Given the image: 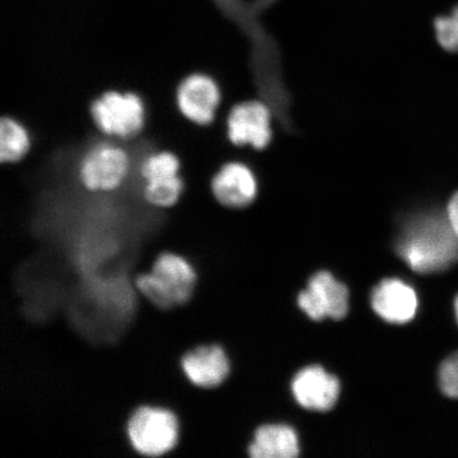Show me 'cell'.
Segmentation results:
<instances>
[{"instance_id": "obj_13", "label": "cell", "mask_w": 458, "mask_h": 458, "mask_svg": "<svg viewBox=\"0 0 458 458\" xmlns=\"http://www.w3.org/2000/svg\"><path fill=\"white\" fill-rule=\"evenodd\" d=\"M249 452L254 458H293L300 454L299 437L288 426H263L258 428Z\"/></svg>"}, {"instance_id": "obj_6", "label": "cell", "mask_w": 458, "mask_h": 458, "mask_svg": "<svg viewBox=\"0 0 458 458\" xmlns=\"http://www.w3.org/2000/svg\"><path fill=\"white\" fill-rule=\"evenodd\" d=\"M273 110L265 100L238 103L228 114V140L237 147L250 146L265 150L273 140Z\"/></svg>"}, {"instance_id": "obj_21", "label": "cell", "mask_w": 458, "mask_h": 458, "mask_svg": "<svg viewBox=\"0 0 458 458\" xmlns=\"http://www.w3.org/2000/svg\"><path fill=\"white\" fill-rule=\"evenodd\" d=\"M454 309H455V315H456V319H457V323H458V295L455 299Z\"/></svg>"}, {"instance_id": "obj_3", "label": "cell", "mask_w": 458, "mask_h": 458, "mask_svg": "<svg viewBox=\"0 0 458 458\" xmlns=\"http://www.w3.org/2000/svg\"><path fill=\"white\" fill-rule=\"evenodd\" d=\"M127 437L131 448L142 456L170 454L180 440L179 417L162 406L140 405L128 418Z\"/></svg>"}, {"instance_id": "obj_2", "label": "cell", "mask_w": 458, "mask_h": 458, "mask_svg": "<svg viewBox=\"0 0 458 458\" xmlns=\"http://www.w3.org/2000/svg\"><path fill=\"white\" fill-rule=\"evenodd\" d=\"M197 272L184 256L165 251L151 270L137 275L134 284L142 297L159 311L185 306L196 291Z\"/></svg>"}, {"instance_id": "obj_5", "label": "cell", "mask_w": 458, "mask_h": 458, "mask_svg": "<svg viewBox=\"0 0 458 458\" xmlns=\"http://www.w3.org/2000/svg\"><path fill=\"white\" fill-rule=\"evenodd\" d=\"M89 112L97 129L111 139L129 140L145 128V102L131 91L107 90L91 103Z\"/></svg>"}, {"instance_id": "obj_7", "label": "cell", "mask_w": 458, "mask_h": 458, "mask_svg": "<svg viewBox=\"0 0 458 458\" xmlns=\"http://www.w3.org/2000/svg\"><path fill=\"white\" fill-rule=\"evenodd\" d=\"M221 100L219 84L203 72H193L182 79L175 93L176 106L182 117L199 127L214 123Z\"/></svg>"}, {"instance_id": "obj_9", "label": "cell", "mask_w": 458, "mask_h": 458, "mask_svg": "<svg viewBox=\"0 0 458 458\" xmlns=\"http://www.w3.org/2000/svg\"><path fill=\"white\" fill-rule=\"evenodd\" d=\"M257 176L248 165L229 162L222 165L211 180L215 199L227 208L240 209L254 203L257 198Z\"/></svg>"}, {"instance_id": "obj_15", "label": "cell", "mask_w": 458, "mask_h": 458, "mask_svg": "<svg viewBox=\"0 0 458 458\" xmlns=\"http://www.w3.org/2000/svg\"><path fill=\"white\" fill-rule=\"evenodd\" d=\"M142 182V196L154 208H170L179 203L184 192L185 185L181 174L152 177Z\"/></svg>"}, {"instance_id": "obj_8", "label": "cell", "mask_w": 458, "mask_h": 458, "mask_svg": "<svg viewBox=\"0 0 458 458\" xmlns=\"http://www.w3.org/2000/svg\"><path fill=\"white\" fill-rule=\"evenodd\" d=\"M349 294L346 285L328 272L315 274L307 290L299 296V305L309 318L320 320L326 318L341 319L348 312Z\"/></svg>"}, {"instance_id": "obj_16", "label": "cell", "mask_w": 458, "mask_h": 458, "mask_svg": "<svg viewBox=\"0 0 458 458\" xmlns=\"http://www.w3.org/2000/svg\"><path fill=\"white\" fill-rule=\"evenodd\" d=\"M142 181L152 177L181 174V160L170 151H158L148 154L140 165Z\"/></svg>"}, {"instance_id": "obj_18", "label": "cell", "mask_w": 458, "mask_h": 458, "mask_svg": "<svg viewBox=\"0 0 458 458\" xmlns=\"http://www.w3.org/2000/svg\"><path fill=\"white\" fill-rule=\"evenodd\" d=\"M435 30H437V41L442 47L457 53L458 51V26L454 16H442L435 21Z\"/></svg>"}, {"instance_id": "obj_14", "label": "cell", "mask_w": 458, "mask_h": 458, "mask_svg": "<svg viewBox=\"0 0 458 458\" xmlns=\"http://www.w3.org/2000/svg\"><path fill=\"white\" fill-rule=\"evenodd\" d=\"M31 148L30 134L16 119L4 117L0 123V159L3 163H17Z\"/></svg>"}, {"instance_id": "obj_10", "label": "cell", "mask_w": 458, "mask_h": 458, "mask_svg": "<svg viewBox=\"0 0 458 458\" xmlns=\"http://www.w3.org/2000/svg\"><path fill=\"white\" fill-rule=\"evenodd\" d=\"M181 369L194 387L210 389L225 381L229 360L219 345H200L189 349L182 357Z\"/></svg>"}, {"instance_id": "obj_4", "label": "cell", "mask_w": 458, "mask_h": 458, "mask_svg": "<svg viewBox=\"0 0 458 458\" xmlns=\"http://www.w3.org/2000/svg\"><path fill=\"white\" fill-rule=\"evenodd\" d=\"M131 158L127 148L116 142L95 143L77 165V177L86 191L107 194L117 191L128 181Z\"/></svg>"}, {"instance_id": "obj_11", "label": "cell", "mask_w": 458, "mask_h": 458, "mask_svg": "<svg viewBox=\"0 0 458 458\" xmlns=\"http://www.w3.org/2000/svg\"><path fill=\"white\" fill-rule=\"evenodd\" d=\"M292 391L302 408L325 411L339 399L340 382L319 366H310L295 376Z\"/></svg>"}, {"instance_id": "obj_19", "label": "cell", "mask_w": 458, "mask_h": 458, "mask_svg": "<svg viewBox=\"0 0 458 458\" xmlns=\"http://www.w3.org/2000/svg\"><path fill=\"white\" fill-rule=\"evenodd\" d=\"M445 215L458 237V191L451 198Z\"/></svg>"}, {"instance_id": "obj_12", "label": "cell", "mask_w": 458, "mask_h": 458, "mask_svg": "<svg viewBox=\"0 0 458 458\" xmlns=\"http://www.w3.org/2000/svg\"><path fill=\"white\" fill-rule=\"evenodd\" d=\"M371 306L386 322L405 324L415 318L418 297L403 280L386 279L372 291Z\"/></svg>"}, {"instance_id": "obj_17", "label": "cell", "mask_w": 458, "mask_h": 458, "mask_svg": "<svg viewBox=\"0 0 458 458\" xmlns=\"http://www.w3.org/2000/svg\"><path fill=\"white\" fill-rule=\"evenodd\" d=\"M438 381L446 397L458 399V352L452 354L440 366Z\"/></svg>"}, {"instance_id": "obj_20", "label": "cell", "mask_w": 458, "mask_h": 458, "mask_svg": "<svg viewBox=\"0 0 458 458\" xmlns=\"http://www.w3.org/2000/svg\"><path fill=\"white\" fill-rule=\"evenodd\" d=\"M452 16H454V19L455 20L456 24H457V26H458V5H457V7L454 10V13H452Z\"/></svg>"}, {"instance_id": "obj_1", "label": "cell", "mask_w": 458, "mask_h": 458, "mask_svg": "<svg viewBox=\"0 0 458 458\" xmlns=\"http://www.w3.org/2000/svg\"><path fill=\"white\" fill-rule=\"evenodd\" d=\"M396 250L416 273L445 272L458 263V237L446 215L420 211L401 225Z\"/></svg>"}]
</instances>
